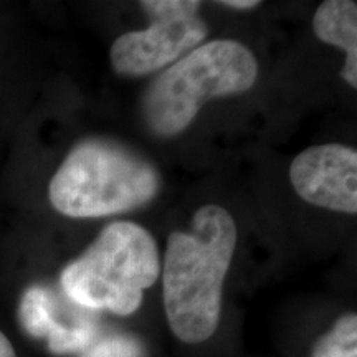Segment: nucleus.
<instances>
[{
    "label": "nucleus",
    "mask_w": 357,
    "mask_h": 357,
    "mask_svg": "<svg viewBox=\"0 0 357 357\" xmlns=\"http://www.w3.org/2000/svg\"><path fill=\"white\" fill-rule=\"evenodd\" d=\"M311 357H357V316L344 314L316 342Z\"/></svg>",
    "instance_id": "nucleus-9"
},
{
    "label": "nucleus",
    "mask_w": 357,
    "mask_h": 357,
    "mask_svg": "<svg viewBox=\"0 0 357 357\" xmlns=\"http://www.w3.org/2000/svg\"><path fill=\"white\" fill-rule=\"evenodd\" d=\"M0 357H17L13 346L3 333H0Z\"/></svg>",
    "instance_id": "nucleus-12"
},
{
    "label": "nucleus",
    "mask_w": 357,
    "mask_h": 357,
    "mask_svg": "<svg viewBox=\"0 0 357 357\" xmlns=\"http://www.w3.org/2000/svg\"><path fill=\"white\" fill-rule=\"evenodd\" d=\"M20 321L25 331L35 337L47 339L55 354H71L88 349L95 337V326L88 321L68 326L56 318L53 294L43 287H30L20 301Z\"/></svg>",
    "instance_id": "nucleus-7"
},
{
    "label": "nucleus",
    "mask_w": 357,
    "mask_h": 357,
    "mask_svg": "<svg viewBox=\"0 0 357 357\" xmlns=\"http://www.w3.org/2000/svg\"><path fill=\"white\" fill-rule=\"evenodd\" d=\"M220 6L238 8V10H248V8H255L260 6V2H257V0H223Z\"/></svg>",
    "instance_id": "nucleus-11"
},
{
    "label": "nucleus",
    "mask_w": 357,
    "mask_h": 357,
    "mask_svg": "<svg viewBox=\"0 0 357 357\" xmlns=\"http://www.w3.org/2000/svg\"><path fill=\"white\" fill-rule=\"evenodd\" d=\"M312 29L321 42L346 52L347 60L341 77L357 88V3L352 0H328L318 7Z\"/></svg>",
    "instance_id": "nucleus-8"
},
{
    "label": "nucleus",
    "mask_w": 357,
    "mask_h": 357,
    "mask_svg": "<svg viewBox=\"0 0 357 357\" xmlns=\"http://www.w3.org/2000/svg\"><path fill=\"white\" fill-rule=\"evenodd\" d=\"M236 245L234 218L223 207L204 205L189 231L169 235L164 257V307L176 337L199 344L215 333L222 288Z\"/></svg>",
    "instance_id": "nucleus-1"
},
{
    "label": "nucleus",
    "mask_w": 357,
    "mask_h": 357,
    "mask_svg": "<svg viewBox=\"0 0 357 357\" xmlns=\"http://www.w3.org/2000/svg\"><path fill=\"white\" fill-rule=\"evenodd\" d=\"M291 184L303 200L329 211L357 212V153L342 144L307 147L289 167Z\"/></svg>",
    "instance_id": "nucleus-6"
},
{
    "label": "nucleus",
    "mask_w": 357,
    "mask_h": 357,
    "mask_svg": "<svg viewBox=\"0 0 357 357\" xmlns=\"http://www.w3.org/2000/svg\"><path fill=\"white\" fill-rule=\"evenodd\" d=\"M257 77V58L243 43L215 40L200 45L147 88L142 116L155 136L174 137L190 126L205 102L248 91Z\"/></svg>",
    "instance_id": "nucleus-3"
},
{
    "label": "nucleus",
    "mask_w": 357,
    "mask_h": 357,
    "mask_svg": "<svg viewBox=\"0 0 357 357\" xmlns=\"http://www.w3.org/2000/svg\"><path fill=\"white\" fill-rule=\"evenodd\" d=\"M141 346L129 336H109L84 349L83 357H141Z\"/></svg>",
    "instance_id": "nucleus-10"
},
{
    "label": "nucleus",
    "mask_w": 357,
    "mask_h": 357,
    "mask_svg": "<svg viewBox=\"0 0 357 357\" xmlns=\"http://www.w3.org/2000/svg\"><path fill=\"white\" fill-rule=\"evenodd\" d=\"M149 29L128 32L111 47V65L119 75L144 77L176 63L207 37L197 0H144Z\"/></svg>",
    "instance_id": "nucleus-5"
},
{
    "label": "nucleus",
    "mask_w": 357,
    "mask_h": 357,
    "mask_svg": "<svg viewBox=\"0 0 357 357\" xmlns=\"http://www.w3.org/2000/svg\"><path fill=\"white\" fill-rule=\"evenodd\" d=\"M159 273V250L149 231L134 222H113L65 268L60 281L77 305L129 316Z\"/></svg>",
    "instance_id": "nucleus-4"
},
{
    "label": "nucleus",
    "mask_w": 357,
    "mask_h": 357,
    "mask_svg": "<svg viewBox=\"0 0 357 357\" xmlns=\"http://www.w3.org/2000/svg\"><path fill=\"white\" fill-rule=\"evenodd\" d=\"M160 176L149 160L114 141L86 139L77 144L50 182V202L73 218L124 213L149 204Z\"/></svg>",
    "instance_id": "nucleus-2"
}]
</instances>
